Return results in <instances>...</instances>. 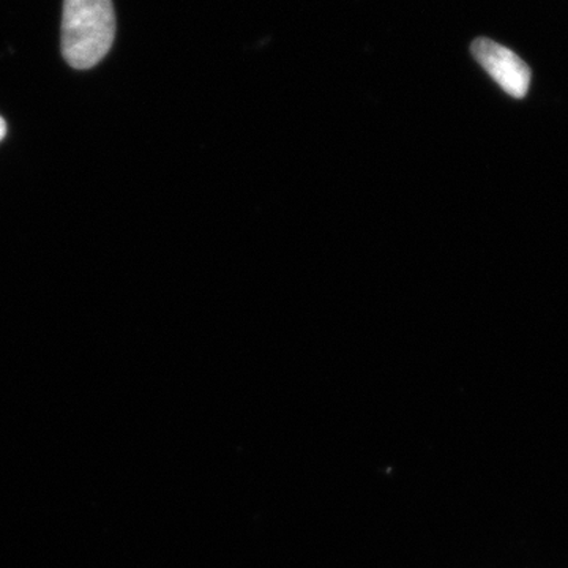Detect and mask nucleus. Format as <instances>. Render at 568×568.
<instances>
[{
  "mask_svg": "<svg viewBox=\"0 0 568 568\" xmlns=\"http://www.w3.org/2000/svg\"><path fill=\"white\" fill-rule=\"evenodd\" d=\"M6 133H7L6 121H3L2 118H0V141L3 140V136H6Z\"/></svg>",
  "mask_w": 568,
  "mask_h": 568,
  "instance_id": "obj_3",
  "label": "nucleus"
},
{
  "mask_svg": "<svg viewBox=\"0 0 568 568\" xmlns=\"http://www.w3.org/2000/svg\"><path fill=\"white\" fill-rule=\"evenodd\" d=\"M114 37L112 0H63L62 54L70 67L88 70L102 62Z\"/></svg>",
  "mask_w": 568,
  "mask_h": 568,
  "instance_id": "obj_1",
  "label": "nucleus"
},
{
  "mask_svg": "<svg viewBox=\"0 0 568 568\" xmlns=\"http://www.w3.org/2000/svg\"><path fill=\"white\" fill-rule=\"evenodd\" d=\"M470 51L508 95L525 99L530 88V69L518 54L489 39H477Z\"/></svg>",
  "mask_w": 568,
  "mask_h": 568,
  "instance_id": "obj_2",
  "label": "nucleus"
}]
</instances>
